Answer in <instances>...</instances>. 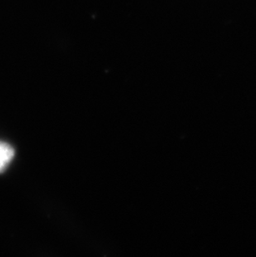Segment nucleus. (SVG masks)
I'll return each instance as SVG.
<instances>
[{
    "mask_svg": "<svg viewBox=\"0 0 256 257\" xmlns=\"http://www.w3.org/2000/svg\"><path fill=\"white\" fill-rule=\"evenodd\" d=\"M15 158V149L5 142L0 141V173L7 169L8 166Z\"/></svg>",
    "mask_w": 256,
    "mask_h": 257,
    "instance_id": "1",
    "label": "nucleus"
}]
</instances>
